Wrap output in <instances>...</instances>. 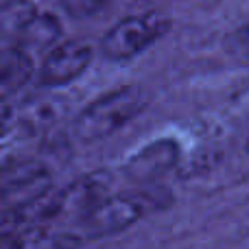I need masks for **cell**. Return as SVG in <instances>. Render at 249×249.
<instances>
[{
    "label": "cell",
    "instance_id": "1",
    "mask_svg": "<svg viewBox=\"0 0 249 249\" xmlns=\"http://www.w3.org/2000/svg\"><path fill=\"white\" fill-rule=\"evenodd\" d=\"M149 96L142 86H124L101 99L92 101L72 123V133L77 140L96 142L112 136L114 131L144 112Z\"/></svg>",
    "mask_w": 249,
    "mask_h": 249
},
{
    "label": "cell",
    "instance_id": "15",
    "mask_svg": "<svg viewBox=\"0 0 249 249\" xmlns=\"http://www.w3.org/2000/svg\"><path fill=\"white\" fill-rule=\"evenodd\" d=\"M13 121H16V109L4 96H0V138L11 129Z\"/></svg>",
    "mask_w": 249,
    "mask_h": 249
},
{
    "label": "cell",
    "instance_id": "13",
    "mask_svg": "<svg viewBox=\"0 0 249 249\" xmlns=\"http://www.w3.org/2000/svg\"><path fill=\"white\" fill-rule=\"evenodd\" d=\"M225 51L234 57V59L249 64V24L241 26V29L232 31L225 39Z\"/></svg>",
    "mask_w": 249,
    "mask_h": 249
},
{
    "label": "cell",
    "instance_id": "6",
    "mask_svg": "<svg viewBox=\"0 0 249 249\" xmlns=\"http://www.w3.org/2000/svg\"><path fill=\"white\" fill-rule=\"evenodd\" d=\"M181 151L175 140H155L127 160L123 173L133 181H153L179 164Z\"/></svg>",
    "mask_w": 249,
    "mask_h": 249
},
{
    "label": "cell",
    "instance_id": "2",
    "mask_svg": "<svg viewBox=\"0 0 249 249\" xmlns=\"http://www.w3.org/2000/svg\"><path fill=\"white\" fill-rule=\"evenodd\" d=\"M168 190H151L138 195H118V197H103L81 221L83 238H103L112 234H121L129 225L146 214L149 210L164 208L171 203Z\"/></svg>",
    "mask_w": 249,
    "mask_h": 249
},
{
    "label": "cell",
    "instance_id": "12",
    "mask_svg": "<svg viewBox=\"0 0 249 249\" xmlns=\"http://www.w3.org/2000/svg\"><path fill=\"white\" fill-rule=\"evenodd\" d=\"M112 0H59L66 16L72 20H88V18L101 13Z\"/></svg>",
    "mask_w": 249,
    "mask_h": 249
},
{
    "label": "cell",
    "instance_id": "5",
    "mask_svg": "<svg viewBox=\"0 0 249 249\" xmlns=\"http://www.w3.org/2000/svg\"><path fill=\"white\" fill-rule=\"evenodd\" d=\"M92 46L79 39L61 42L44 57L39 68V86L44 88H59L68 86L79 79L88 70L92 61Z\"/></svg>",
    "mask_w": 249,
    "mask_h": 249
},
{
    "label": "cell",
    "instance_id": "4",
    "mask_svg": "<svg viewBox=\"0 0 249 249\" xmlns=\"http://www.w3.org/2000/svg\"><path fill=\"white\" fill-rule=\"evenodd\" d=\"M57 216H61V190L46 186L24 201L0 210V241H11L18 234L29 232Z\"/></svg>",
    "mask_w": 249,
    "mask_h": 249
},
{
    "label": "cell",
    "instance_id": "14",
    "mask_svg": "<svg viewBox=\"0 0 249 249\" xmlns=\"http://www.w3.org/2000/svg\"><path fill=\"white\" fill-rule=\"evenodd\" d=\"M57 116V109H55V103H39L37 107L29 109L24 116V121L31 124L33 129H39L42 124H48L53 123Z\"/></svg>",
    "mask_w": 249,
    "mask_h": 249
},
{
    "label": "cell",
    "instance_id": "16",
    "mask_svg": "<svg viewBox=\"0 0 249 249\" xmlns=\"http://www.w3.org/2000/svg\"><path fill=\"white\" fill-rule=\"evenodd\" d=\"M245 149H247V153H249V136H247V142H245Z\"/></svg>",
    "mask_w": 249,
    "mask_h": 249
},
{
    "label": "cell",
    "instance_id": "9",
    "mask_svg": "<svg viewBox=\"0 0 249 249\" xmlns=\"http://www.w3.org/2000/svg\"><path fill=\"white\" fill-rule=\"evenodd\" d=\"M33 74V61L22 48L0 51V96L16 92Z\"/></svg>",
    "mask_w": 249,
    "mask_h": 249
},
{
    "label": "cell",
    "instance_id": "3",
    "mask_svg": "<svg viewBox=\"0 0 249 249\" xmlns=\"http://www.w3.org/2000/svg\"><path fill=\"white\" fill-rule=\"evenodd\" d=\"M173 22L160 11H146L123 18L101 39V53L109 61H129L153 46L171 31Z\"/></svg>",
    "mask_w": 249,
    "mask_h": 249
},
{
    "label": "cell",
    "instance_id": "7",
    "mask_svg": "<svg viewBox=\"0 0 249 249\" xmlns=\"http://www.w3.org/2000/svg\"><path fill=\"white\" fill-rule=\"evenodd\" d=\"M109 186L112 175L107 171L88 173L81 179L72 181L70 186L61 188V214H70L81 221L107 195Z\"/></svg>",
    "mask_w": 249,
    "mask_h": 249
},
{
    "label": "cell",
    "instance_id": "10",
    "mask_svg": "<svg viewBox=\"0 0 249 249\" xmlns=\"http://www.w3.org/2000/svg\"><path fill=\"white\" fill-rule=\"evenodd\" d=\"M221 162H223V151L219 146H203V149L193 151L184 162L177 164L179 166L177 175H179V179H195V177L214 171Z\"/></svg>",
    "mask_w": 249,
    "mask_h": 249
},
{
    "label": "cell",
    "instance_id": "8",
    "mask_svg": "<svg viewBox=\"0 0 249 249\" xmlns=\"http://www.w3.org/2000/svg\"><path fill=\"white\" fill-rule=\"evenodd\" d=\"M48 168L39 162H13L0 166V197L29 188H46Z\"/></svg>",
    "mask_w": 249,
    "mask_h": 249
},
{
    "label": "cell",
    "instance_id": "11",
    "mask_svg": "<svg viewBox=\"0 0 249 249\" xmlns=\"http://www.w3.org/2000/svg\"><path fill=\"white\" fill-rule=\"evenodd\" d=\"M59 35V24L53 16H37L33 13L29 22L24 24V29L20 31L22 42L29 44H48Z\"/></svg>",
    "mask_w": 249,
    "mask_h": 249
}]
</instances>
